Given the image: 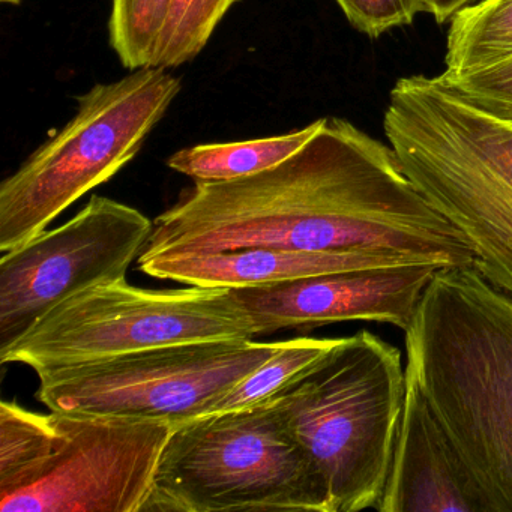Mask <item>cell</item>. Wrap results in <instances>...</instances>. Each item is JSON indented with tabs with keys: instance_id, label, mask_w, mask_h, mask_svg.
<instances>
[{
	"instance_id": "2",
	"label": "cell",
	"mask_w": 512,
	"mask_h": 512,
	"mask_svg": "<svg viewBox=\"0 0 512 512\" xmlns=\"http://www.w3.org/2000/svg\"><path fill=\"white\" fill-rule=\"evenodd\" d=\"M406 335V371L472 476L485 512H512V295L445 266Z\"/></svg>"
},
{
	"instance_id": "22",
	"label": "cell",
	"mask_w": 512,
	"mask_h": 512,
	"mask_svg": "<svg viewBox=\"0 0 512 512\" xmlns=\"http://www.w3.org/2000/svg\"><path fill=\"white\" fill-rule=\"evenodd\" d=\"M470 2L472 0H424L425 13L431 14L437 23H445Z\"/></svg>"
},
{
	"instance_id": "15",
	"label": "cell",
	"mask_w": 512,
	"mask_h": 512,
	"mask_svg": "<svg viewBox=\"0 0 512 512\" xmlns=\"http://www.w3.org/2000/svg\"><path fill=\"white\" fill-rule=\"evenodd\" d=\"M512 56V0H484L458 11L446 40L448 73H469Z\"/></svg>"
},
{
	"instance_id": "13",
	"label": "cell",
	"mask_w": 512,
	"mask_h": 512,
	"mask_svg": "<svg viewBox=\"0 0 512 512\" xmlns=\"http://www.w3.org/2000/svg\"><path fill=\"white\" fill-rule=\"evenodd\" d=\"M137 260L140 271L149 277L211 289L272 286L352 269L436 265L394 250L308 251L278 247L236 248L218 253Z\"/></svg>"
},
{
	"instance_id": "23",
	"label": "cell",
	"mask_w": 512,
	"mask_h": 512,
	"mask_svg": "<svg viewBox=\"0 0 512 512\" xmlns=\"http://www.w3.org/2000/svg\"><path fill=\"white\" fill-rule=\"evenodd\" d=\"M0 2L5 5H20L23 0H0Z\"/></svg>"
},
{
	"instance_id": "14",
	"label": "cell",
	"mask_w": 512,
	"mask_h": 512,
	"mask_svg": "<svg viewBox=\"0 0 512 512\" xmlns=\"http://www.w3.org/2000/svg\"><path fill=\"white\" fill-rule=\"evenodd\" d=\"M323 121L281 136L190 146L169 157L167 166L194 182H226L256 175L292 157L320 130Z\"/></svg>"
},
{
	"instance_id": "19",
	"label": "cell",
	"mask_w": 512,
	"mask_h": 512,
	"mask_svg": "<svg viewBox=\"0 0 512 512\" xmlns=\"http://www.w3.org/2000/svg\"><path fill=\"white\" fill-rule=\"evenodd\" d=\"M170 0H113L109 41L127 70L151 67Z\"/></svg>"
},
{
	"instance_id": "5",
	"label": "cell",
	"mask_w": 512,
	"mask_h": 512,
	"mask_svg": "<svg viewBox=\"0 0 512 512\" xmlns=\"http://www.w3.org/2000/svg\"><path fill=\"white\" fill-rule=\"evenodd\" d=\"M334 512L322 472L271 401L173 425L140 512Z\"/></svg>"
},
{
	"instance_id": "16",
	"label": "cell",
	"mask_w": 512,
	"mask_h": 512,
	"mask_svg": "<svg viewBox=\"0 0 512 512\" xmlns=\"http://www.w3.org/2000/svg\"><path fill=\"white\" fill-rule=\"evenodd\" d=\"M341 338L302 337L280 341L277 350L248 374L235 388L230 389L211 413L230 412L247 409L268 401L278 392L295 382L302 374L316 367L332 350L343 343Z\"/></svg>"
},
{
	"instance_id": "11",
	"label": "cell",
	"mask_w": 512,
	"mask_h": 512,
	"mask_svg": "<svg viewBox=\"0 0 512 512\" xmlns=\"http://www.w3.org/2000/svg\"><path fill=\"white\" fill-rule=\"evenodd\" d=\"M440 268L445 266L352 269L230 290L250 316L257 337L347 322L391 325L406 332Z\"/></svg>"
},
{
	"instance_id": "12",
	"label": "cell",
	"mask_w": 512,
	"mask_h": 512,
	"mask_svg": "<svg viewBox=\"0 0 512 512\" xmlns=\"http://www.w3.org/2000/svg\"><path fill=\"white\" fill-rule=\"evenodd\" d=\"M379 512H485L481 494L415 379L406 397Z\"/></svg>"
},
{
	"instance_id": "20",
	"label": "cell",
	"mask_w": 512,
	"mask_h": 512,
	"mask_svg": "<svg viewBox=\"0 0 512 512\" xmlns=\"http://www.w3.org/2000/svg\"><path fill=\"white\" fill-rule=\"evenodd\" d=\"M439 80L470 106L512 125V56L469 73L445 71Z\"/></svg>"
},
{
	"instance_id": "18",
	"label": "cell",
	"mask_w": 512,
	"mask_h": 512,
	"mask_svg": "<svg viewBox=\"0 0 512 512\" xmlns=\"http://www.w3.org/2000/svg\"><path fill=\"white\" fill-rule=\"evenodd\" d=\"M236 0H170L151 67L175 70L193 61Z\"/></svg>"
},
{
	"instance_id": "10",
	"label": "cell",
	"mask_w": 512,
	"mask_h": 512,
	"mask_svg": "<svg viewBox=\"0 0 512 512\" xmlns=\"http://www.w3.org/2000/svg\"><path fill=\"white\" fill-rule=\"evenodd\" d=\"M154 224L139 209L94 196L67 223L0 259V350L76 293L125 280Z\"/></svg>"
},
{
	"instance_id": "4",
	"label": "cell",
	"mask_w": 512,
	"mask_h": 512,
	"mask_svg": "<svg viewBox=\"0 0 512 512\" xmlns=\"http://www.w3.org/2000/svg\"><path fill=\"white\" fill-rule=\"evenodd\" d=\"M404 397L400 349L364 329L269 401L322 472L334 512H359L382 500Z\"/></svg>"
},
{
	"instance_id": "1",
	"label": "cell",
	"mask_w": 512,
	"mask_h": 512,
	"mask_svg": "<svg viewBox=\"0 0 512 512\" xmlns=\"http://www.w3.org/2000/svg\"><path fill=\"white\" fill-rule=\"evenodd\" d=\"M247 247L394 250L440 266L475 262L469 242L419 193L391 146L338 118H325L271 169L196 182L155 220L137 259Z\"/></svg>"
},
{
	"instance_id": "8",
	"label": "cell",
	"mask_w": 512,
	"mask_h": 512,
	"mask_svg": "<svg viewBox=\"0 0 512 512\" xmlns=\"http://www.w3.org/2000/svg\"><path fill=\"white\" fill-rule=\"evenodd\" d=\"M280 343L197 341L127 353L38 374L52 412L160 419L178 425L215 404Z\"/></svg>"
},
{
	"instance_id": "17",
	"label": "cell",
	"mask_w": 512,
	"mask_h": 512,
	"mask_svg": "<svg viewBox=\"0 0 512 512\" xmlns=\"http://www.w3.org/2000/svg\"><path fill=\"white\" fill-rule=\"evenodd\" d=\"M56 439L53 413L41 415L10 401L0 404V491L17 487L37 472Z\"/></svg>"
},
{
	"instance_id": "3",
	"label": "cell",
	"mask_w": 512,
	"mask_h": 512,
	"mask_svg": "<svg viewBox=\"0 0 512 512\" xmlns=\"http://www.w3.org/2000/svg\"><path fill=\"white\" fill-rule=\"evenodd\" d=\"M383 130L407 178L469 242L473 266L512 295V125L439 77L412 76L392 88Z\"/></svg>"
},
{
	"instance_id": "7",
	"label": "cell",
	"mask_w": 512,
	"mask_h": 512,
	"mask_svg": "<svg viewBox=\"0 0 512 512\" xmlns=\"http://www.w3.org/2000/svg\"><path fill=\"white\" fill-rule=\"evenodd\" d=\"M254 338L256 328L230 289L152 290L122 280L56 305L0 350V361L41 374L154 347Z\"/></svg>"
},
{
	"instance_id": "6",
	"label": "cell",
	"mask_w": 512,
	"mask_h": 512,
	"mask_svg": "<svg viewBox=\"0 0 512 512\" xmlns=\"http://www.w3.org/2000/svg\"><path fill=\"white\" fill-rule=\"evenodd\" d=\"M169 71L139 68L77 97L76 115L0 185L2 253L43 233L137 157L182 91Z\"/></svg>"
},
{
	"instance_id": "9",
	"label": "cell",
	"mask_w": 512,
	"mask_h": 512,
	"mask_svg": "<svg viewBox=\"0 0 512 512\" xmlns=\"http://www.w3.org/2000/svg\"><path fill=\"white\" fill-rule=\"evenodd\" d=\"M58 439L25 482L0 491L2 512H140L173 424L52 412Z\"/></svg>"
},
{
	"instance_id": "21",
	"label": "cell",
	"mask_w": 512,
	"mask_h": 512,
	"mask_svg": "<svg viewBox=\"0 0 512 512\" xmlns=\"http://www.w3.org/2000/svg\"><path fill=\"white\" fill-rule=\"evenodd\" d=\"M353 28L370 38L410 25L425 13L424 0H335Z\"/></svg>"
}]
</instances>
